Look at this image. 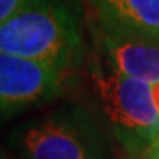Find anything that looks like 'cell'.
Masks as SVG:
<instances>
[{
    "instance_id": "obj_7",
    "label": "cell",
    "mask_w": 159,
    "mask_h": 159,
    "mask_svg": "<svg viewBox=\"0 0 159 159\" xmlns=\"http://www.w3.org/2000/svg\"><path fill=\"white\" fill-rule=\"evenodd\" d=\"M25 0H0V25L15 13Z\"/></svg>"
},
{
    "instance_id": "obj_4",
    "label": "cell",
    "mask_w": 159,
    "mask_h": 159,
    "mask_svg": "<svg viewBox=\"0 0 159 159\" xmlns=\"http://www.w3.org/2000/svg\"><path fill=\"white\" fill-rule=\"evenodd\" d=\"M65 76L47 65L0 52V122L55 99Z\"/></svg>"
},
{
    "instance_id": "obj_8",
    "label": "cell",
    "mask_w": 159,
    "mask_h": 159,
    "mask_svg": "<svg viewBox=\"0 0 159 159\" xmlns=\"http://www.w3.org/2000/svg\"><path fill=\"white\" fill-rule=\"evenodd\" d=\"M144 159H159V136L156 138V141L153 143V146L149 148V151L146 153Z\"/></svg>"
},
{
    "instance_id": "obj_9",
    "label": "cell",
    "mask_w": 159,
    "mask_h": 159,
    "mask_svg": "<svg viewBox=\"0 0 159 159\" xmlns=\"http://www.w3.org/2000/svg\"><path fill=\"white\" fill-rule=\"evenodd\" d=\"M0 159H2V157H0Z\"/></svg>"
},
{
    "instance_id": "obj_3",
    "label": "cell",
    "mask_w": 159,
    "mask_h": 159,
    "mask_svg": "<svg viewBox=\"0 0 159 159\" xmlns=\"http://www.w3.org/2000/svg\"><path fill=\"white\" fill-rule=\"evenodd\" d=\"M8 141L21 159H112L109 130L96 111L81 104L26 122Z\"/></svg>"
},
{
    "instance_id": "obj_1",
    "label": "cell",
    "mask_w": 159,
    "mask_h": 159,
    "mask_svg": "<svg viewBox=\"0 0 159 159\" xmlns=\"http://www.w3.org/2000/svg\"><path fill=\"white\" fill-rule=\"evenodd\" d=\"M0 52L67 75L86 55L81 23L62 0H25L0 25Z\"/></svg>"
},
{
    "instance_id": "obj_2",
    "label": "cell",
    "mask_w": 159,
    "mask_h": 159,
    "mask_svg": "<svg viewBox=\"0 0 159 159\" xmlns=\"http://www.w3.org/2000/svg\"><path fill=\"white\" fill-rule=\"evenodd\" d=\"M94 107L130 159H144L159 136V109L153 86L122 76L98 59L88 70Z\"/></svg>"
},
{
    "instance_id": "obj_6",
    "label": "cell",
    "mask_w": 159,
    "mask_h": 159,
    "mask_svg": "<svg viewBox=\"0 0 159 159\" xmlns=\"http://www.w3.org/2000/svg\"><path fill=\"white\" fill-rule=\"evenodd\" d=\"M98 60L111 71L146 84L159 83V41L96 36Z\"/></svg>"
},
{
    "instance_id": "obj_5",
    "label": "cell",
    "mask_w": 159,
    "mask_h": 159,
    "mask_svg": "<svg viewBox=\"0 0 159 159\" xmlns=\"http://www.w3.org/2000/svg\"><path fill=\"white\" fill-rule=\"evenodd\" d=\"M96 36L159 41V0H89Z\"/></svg>"
}]
</instances>
